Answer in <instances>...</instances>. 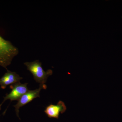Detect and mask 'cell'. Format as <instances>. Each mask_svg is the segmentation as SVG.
I'll list each match as a JSON object with an SVG mask.
<instances>
[{"label":"cell","instance_id":"6","mask_svg":"<svg viewBox=\"0 0 122 122\" xmlns=\"http://www.w3.org/2000/svg\"><path fill=\"white\" fill-rule=\"evenodd\" d=\"M22 78L16 72L7 69V72L0 78V86L1 89H4L9 85L20 82V80Z\"/></svg>","mask_w":122,"mask_h":122},{"label":"cell","instance_id":"3","mask_svg":"<svg viewBox=\"0 0 122 122\" xmlns=\"http://www.w3.org/2000/svg\"><path fill=\"white\" fill-rule=\"evenodd\" d=\"M46 87L47 86L46 84L40 85L38 89L33 90H29L19 99L17 103L13 106L15 107L16 114L18 117H19V109L20 107L30 102L34 99L40 97V92L41 90L46 89Z\"/></svg>","mask_w":122,"mask_h":122},{"label":"cell","instance_id":"1","mask_svg":"<svg viewBox=\"0 0 122 122\" xmlns=\"http://www.w3.org/2000/svg\"><path fill=\"white\" fill-rule=\"evenodd\" d=\"M18 53L17 48L0 35V66L7 70V66Z\"/></svg>","mask_w":122,"mask_h":122},{"label":"cell","instance_id":"2","mask_svg":"<svg viewBox=\"0 0 122 122\" xmlns=\"http://www.w3.org/2000/svg\"><path fill=\"white\" fill-rule=\"evenodd\" d=\"M24 64L33 75L34 80L40 85L45 84L48 77L52 74V70H48L45 71L42 66L41 62L38 60L31 62H25Z\"/></svg>","mask_w":122,"mask_h":122},{"label":"cell","instance_id":"5","mask_svg":"<svg viewBox=\"0 0 122 122\" xmlns=\"http://www.w3.org/2000/svg\"><path fill=\"white\" fill-rule=\"evenodd\" d=\"M66 109L64 102L59 101L56 105L51 104L46 107L44 112L48 117L58 119L60 114L63 113L66 111Z\"/></svg>","mask_w":122,"mask_h":122},{"label":"cell","instance_id":"4","mask_svg":"<svg viewBox=\"0 0 122 122\" xmlns=\"http://www.w3.org/2000/svg\"><path fill=\"white\" fill-rule=\"evenodd\" d=\"M27 85L28 83L22 84L19 82L10 85V87L12 90L9 93L7 94L4 97V100L0 104V110L1 106L6 100H10L11 102L14 100L18 101L24 94L28 91Z\"/></svg>","mask_w":122,"mask_h":122},{"label":"cell","instance_id":"7","mask_svg":"<svg viewBox=\"0 0 122 122\" xmlns=\"http://www.w3.org/2000/svg\"></svg>","mask_w":122,"mask_h":122}]
</instances>
